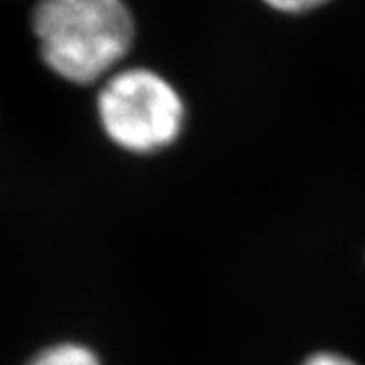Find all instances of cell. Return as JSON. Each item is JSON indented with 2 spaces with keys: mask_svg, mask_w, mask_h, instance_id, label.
Here are the masks:
<instances>
[{
  "mask_svg": "<svg viewBox=\"0 0 365 365\" xmlns=\"http://www.w3.org/2000/svg\"><path fill=\"white\" fill-rule=\"evenodd\" d=\"M33 33L49 69L90 86L128 55L136 29L124 0H39Z\"/></svg>",
  "mask_w": 365,
  "mask_h": 365,
  "instance_id": "obj_1",
  "label": "cell"
},
{
  "mask_svg": "<svg viewBox=\"0 0 365 365\" xmlns=\"http://www.w3.org/2000/svg\"><path fill=\"white\" fill-rule=\"evenodd\" d=\"M302 365H357L351 357L335 351H319L309 355Z\"/></svg>",
  "mask_w": 365,
  "mask_h": 365,
  "instance_id": "obj_5",
  "label": "cell"
},
{
  "mask_svg": "<svg viewBox=\"0 0 365 365\" xmlns=\"http://www.w3.org/2000/svg\"><path fill=\"white\" fill-rule=\"evenodd\" d=\"M266 6H270L278 13L287 14H299V13H309L314 11L319 6L327 4L329 0H262Z\"/></svg>",
  "mask_w": 365,
  "mask_h": 365,
  "instance_id": "obj_4",
  "label": "cell"
},
{
  "mask_svg": "<svg viewBox=\"0 0 365 365\" xmlns=\"http://www.w3.org/2000/svg\"><path fill=\"white\" fill-rule=\"evenodd\" d=\"M98 120L110 143L136 157L170 148L185 130L187 108L173 83L150 69H124L98 93Z\"/></svg>",
  "mask_w": 365,
  "mask_h": 365,
  "instance_id": "obj_2",
  "label": "cell"
},
{
  "mask_svg": "<svg viewBox=\"0 0 365 365\" xmlns=\"http://www.w3.org/2000/svg\"><path fill=\"white\" fill-rule=\"evenodd\" d=\"M25 365H104V361L88 343L67 339L45 345Z\"/></svg>",
  "mask_w": 365,
  "mask_h": 365,
  "instance_id": "obj_3",
  "label": "cell"
}]
</instances>
